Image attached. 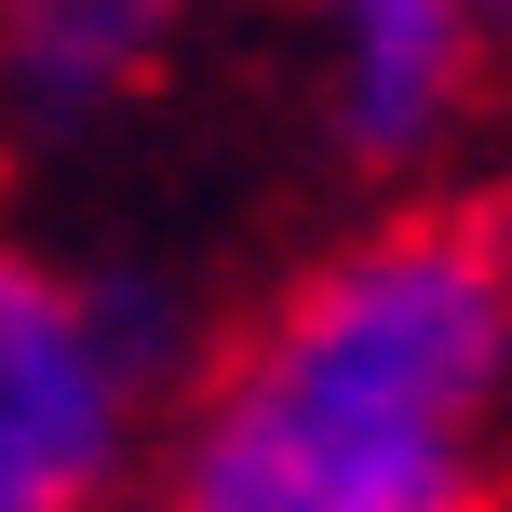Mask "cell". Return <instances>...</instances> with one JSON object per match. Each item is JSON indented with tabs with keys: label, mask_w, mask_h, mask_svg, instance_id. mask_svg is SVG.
I'll use <instances>...</instances> for the list:
<instances>
[{
	"label": "cell",
	"mask_w": 512,
	"mask_h": 512,
	"mask_svg": "<svg viewBox=\"0 0 512 512\" xmlns=\"http://www.w3.org/2000/svg\"><path fill=\"white\" fill-rule=\"evenodd\" d=\"M189 41V0H0V122L81 149L108 135Z\"/></svg>",
	"instance_id": "cell-4"
},
{
	"label": "cell",
	"mask_w": 512,
	"mask_h": 512,
	"mask_svg": "<svg viewBox=\"0 0 512 512\" xmlns=\"http://www.w3.org/2000/svg\"><path fill=\"white\" fill-rule=\"evenodd\" d=\"M297 27H310L324 149L378 189L459 162V135L499 95V54L472 27V0H297Z\"/></svg>",
	"instance_id": "cell-3"
},
{
	"label": "cell",
	"mask_w": 512,
	"mask_h": 512,
	"mask_svg": "<svg viewBox=\"0 0 512 512\" xmlns=\"http://www.w3.org/2000/svg\"><path fill=\"white\" fill-rule=\"evenodd\" d=\"M472 27H486V54L512 68V0H472Z\"/></svg>",
	"instance_id": "cell-5"
},
{
	"label": "cell",
	"mask_w": 512,
	"mask_h": 512,
	"mask_svg": "<svg viewBox=\"0 0 512 512\" xmlns=\"http://www.w3.org/2000/svg\"><path fill=\"white\" fill-rule=\"evenodd\" d=\"M203 378V310L149 256L0 243V512H122Z\"/></svg>",
	"instance_id": "cell-2"
},
{
	"label": "cell",
	"mask_w": 512,
	"mask_h": 512,
	"mask_svg": "<svg viewBox=\"0 0 512 512\" xmlns=\"http://www.w3.org/2000/svg\"><path fill=\"white\" fill-rule=\"evenodd\" d=\"M512 256L472 203L324 243L162 418V512H499Z\"/></svg>",
	"instance_id": "cell-1"
}]
</instances>
